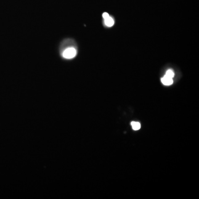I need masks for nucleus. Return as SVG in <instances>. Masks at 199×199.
<instances>
[{"mask_svg":"<svg viewBox=\"0 0 199 199\" xmlns=\"http://www.w3.org/2000/svg\"><path fill=\"white\" fill-rule=\"evenodd\" d=\"M104 22L105 24L108 27H112L113 26L114 24V20L113 18L110 16H108L107 18L104 19Z\"/></svg>","mask_w":199,"mask_h":199,"instance_id":"obj_3","label":"nucleus"},{"mask_svg":"<svg viewBox=\"0 0 199 199\" xmlns=\"http://www.w3.org/2000/svg\"><path fill=\"white\" fill-rule=\"evenodd\" d=\"M76 53H77V51L75 48L69 47L65 49L63 51L62 53V55L63 58H64L65 59H70L75 57Z\"/></svg>","mask_w":199,"mask_h":199,"instance_id":"obj_1","label":"nucleus"},{"mask_svg":"<svg viewBox=\"0 0 199 199\" xmlns=\"http://www.w3.org/2000/svg\"><path fill=\"white\" fill-rule=\"evenodd\" d=\"M131 125H132V128L135 131H137L140 128V122L133 121L131 122Z\"/></svg>","mask_w":199,"mask_h":199,"instance_id":"obj_4","label":"nucleus"},{"mask_svg":"<svg viewBox=\"0 0 199 199\" xmlns=\"http://www.w3.org/2000/svg\"><path fill=\"white\" fill-rule=\"evenodd\" d=\"M161 81L163 84H164V85H166V86L171 85L173 83V78H170L169 77H168L165 75H164V77L161 79Z\"/></svg>","mask_w":199,"mask_h":199,"instance_id":"obj_2","label":"nucleus"},{"mask_svg":"<svg viewBox=\"0 0 199 199\" xmlns=\"http://www.w3.org/2000/svg\"><path fill=\"white\" fill-rule=\"evenodd\" d=\"M165 75L167 76L168 77H169L170 78H173L174 76V73L172 70L169 69V70H167Z\"/></svg>","mask_w":199,"mask_h":199,"instance_id":"obj_5","label":"nucleus"},{"mask_svg":"<svg viewBox=\"0 0 199 199\" xmlns=\"http://www.w3.org/2000/svg\"><path fill=\"white\" fill-rule=\"evenodd\" d=\"M110 16V15L108 14V13H106V12H105V13H104L103 14H102V17H103V18L105 19V18H107V17H108Z\"/></svg>","mask_w":199,"mask_h":199,"instance_id":"obj_6","label":"nucleus"}]
</instances>
